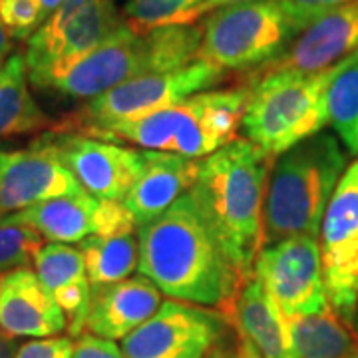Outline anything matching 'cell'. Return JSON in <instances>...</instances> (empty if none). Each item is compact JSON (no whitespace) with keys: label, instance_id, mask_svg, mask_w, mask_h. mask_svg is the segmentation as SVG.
<instances>
[{"label":"cell","instance_id":"6da1fadb","mask_svg":"<svg viewBox=\"0 0 358 358\" xmlns=\"http://www.w3.org/2000/svg\"><path fill=\"white\" fill-rule=\"evenodd\" d=\"M138 271L173 301L223 308L229 315L241 287L189 192L136 229Z\"/></svg>","mask_w":358,"mask_h":358},{"label":"cell","instance_id":"7a4b0ae2","mask_svg":"<svg viewBox=\"0 0 358 358\" xmlns=\"http://www.w3.org/2000/svg\"><path fill=\"white\" fill-rule=\"evenodd\" d=\"M273 159L247 140L205 157L189 193L243 285L265 247L263 209Z\"/></svg>","mask_w":358,"mask_h":358},{"label":"cell","instance_id":"3957f363","mask_svg":"<svg viewBox=\"0 0 358 358\" xmlns=\"http://www.w3.org/2000/svg\"><path fill=\"white\" fill-rule=\"evenodd\" d=\"M201 26L173 24L136 32L126 22L98 48L56 70L40 90L70 100H94L134 78L171 72L199 60Z\"/></svg>","mask_w":358,"mask_h":358},{"label":"cell","instance_id":"277c9868","mask_svg":"<svg viewBox=\"0 0 358 358\" xmlns=\"http://www.w3.org/2000/svg\"><path fill=\"white\" fill-rule=\"evenodd\" d=\"M345 169L341 143L322 131L277 155L268 171L263 209L265 247L291 237H319Z\"/></svg>","mask_w":358,"mask_h":358},{"label":"cell","instance_id":"5b68a950","mask_svg":"<svg viewBox=\"0 0 358 358\" xmlns=\"http://www.w3.org/2000/svg\"><path fill=\"white\" fill-rule=\"evenodd\" d=\"M249 96L251 86L203 90L162 112L94 129L84 136L115 143L128 141L141 150L205 159L237 140Z\"/></svg>","mask_w":358,"mask_h":358},{"label":"cell","instance_id":"8992f818","mask_svg":"<svg viewBox=\"0 0 358 358\" xmlns=\"http://www.w3.org/2000/svg\"><path fill=\"white\" fill-rule=\"evenodd\" d=\"M350 56L320 72L273 70L257 74L241 120L245 140L277 157L320 134L331 124L329 88Z\"/></svg>","mask_w":358,"mask_h":358},{"label":"cell","instance_id":"52a82bcc","mask_svg":"<svg viewBox=\"0 0 358 358\" xmlns=\"http://www.w3.org/2000/svg\"><path fill=\"white\" fill-rule=\"evenodd\" d=\"M294 38L279 0L231 4L205 16L199 60L223 72L263 68Z\"/></svg>","mask_w":358,"mask_h":358},{"label":"cell","instance_id":"ba28073f","mask_svg":"<svg viewBox=\"0 0 358 358\" xmlns=\"http://www.w3.org/2000/svg\"><path fill=\"white\" fill-rule=\"evenodd\" d=\"M223 76L225 72L217 66L195 60L179 70L134 78L88 100L76 114L52 129L88 134L94 129L134 122L183 102L197 92L215 88Z\"/></svg>","mask_w":358,"mask_h":358},{"label":"cell","instance_id":"9c48e42d","mask_svg":"<svg viewBox=\"0 0 358 358\" xmlns=\"http://www.w3.org/2000/svg\"><path fill=\"white\" fill-rule=\"evenodd\" d=\"M124 22L112 0H64L28 38L24 62L30 84L38 88L56 70L98 48Z\"/></svg>","mask_w":358,"mask_h":358},{"label":"cell","instance_id":"30bf717a","mask_svg":"<svg viewBox=\"0 0 358 358\" xmlns=\"http://www.w3.org/2000/svg\"><path fill=\"white\" fill-rule=\"evenodd\" d=\"M319 247L329 303L350 324L358 315V159L346 166L334 189Z\"/></svg>","mask_w":358,"mask_h":358},{"label":"cell","instance_id":"8fae6325","mask_svg":"<svg viewBox=\"0 0 358 358\" xmlns=\"http://www.w3.org/2000/svg\"><path fill=\"white\" fill-rule=\"evenodd\" d=\"M225 315L166 301L134 333L120 341L124 358H207L225 331Z\"/></svg>","mask_w":358,"mask_h":358},{"label":"cell","instance_id":"7c38bea8","mask_svg":"<svg viewBox=\"0 0 358 358\" xmlns=\"http://www.w3.org/2000/svg\"><path fill=\"white\" fill-rule=\"evenodd\" d=\"M253 277L261 281L285 317L315 315L331 305L317 237H291L263 247Z\"/></svg>","mask_w":358,"mask_h":358},{"label":"cell","instance_id":"4fadbf2b","mask_svg":"<svg viewBox=\"0 0 358 358\" xmlns=\"http://www.w3.org/2000/svg\"><path fill=\"white\" fill-rule=\"evenodd\" d=\"M38 138L64 162L84 192L106 201L124 203L143 166V150L115 141L54 129Z\"/></svg>","mask_w":358,"mask_h":358},{"label":"cell","instance_id":"5bb4252c","mask_svg":"<svg viewBox=\"0 0 358 358\" xmlns=\"http://www.w3.org/2000/svg\"><path fill=\"white\" fill-rule=\"evenodd\" d=\"M10 215L50 243H82L94 235H117L138 229L122 201L98 199L86 192L42 201Z\"/></svg>","mask_w":358,"mask_h":358},{"label":"cell","instance_id":"9a60e30c","mask_svg":"<svg viewBox=\"0 0 358 358\" xmlns=\"http://www.w3.org/2000/svg\"><path fill=\"white\" fill-rule=\"evenodd\" d=\"M78 193H84L78 179L40 138L28 148L0 150V217Z\"/></svg>","mask_w":358,"mask_h":358},{"label":"cell","instance_id":"2e32d148","mask_svg":"<svg viewBox=\"0 0 358 358\" xmlns=\"http://www.w3.org/2000/svg\"><path fill=\"white\" fill-rule=\"evenodd\" d=\"M355 52H358V0H350L303 30L257 74L273 70L320 72Z\"/></svg>","mask_w":358,"mask_h":358},{"label":"cell","instance_id":"e0dca14e","mask_svg":"<svg viewBox=\"0 0 358 358\" xmlns=\"http://www.w3.org/2000/svg\"><path fill=\"white\" fill-rule=\"evenodd\" d=\"M66 329V315L36 271L22 267L0 275V333L10 338H48Z\"/></svg>","mask_w":358,"mask_h":358},{"label":"cell","instance_id":"ac0fdd59","mask_svg":"<svg viewBox=\"0 0 358 358\" xmlns=\"http://www.w3.org/2000/svg\"><path fill=\"white\" fill-rule=\"evenodd\" d=\"M162 303V291L143 275L92 287L86 333L103 341H122L154 317Z\"/></svg>","mask_w":358,"mask_h":358},{"label":"cell","instance_id":"d6986e66","mask_svg":"<svg viewBox=\"0 0 358 358\" xmlns=\"http://www.w3.org/2000/svg\"><path fill=\"white\" fill-rule=\"evenodd\" d=\"M203 159L143 150V166L131 192L124 199L136 227L166 213L181 195L189 192Z\"/></svg>","mask_w":358,"mask_h":358},{"label":"cell","instance_id":"ffe728a7","mask_svg":"<svg viewBox=\"0 0 358 358\" xmlns=\"http://www.w3.org/2000/svg\"><path fill=\"white\" fill-rule=\"evenodd\" d=\"M34 271L42 285L54 296L68 320V334L78 338L86 333L92 282L86 273L82 251L64 243L42 245L34 257Z\"/></svg>","mask_w":358,"mask_h":358},{"label":"cell","instance_id":"44dd1931","mask_svg":"<svg viewBox=\"0 0 358 358\" xmlns=\"http://www.w3.org/2000/svg\"><path fill=\"white\" fill-rule=\"evenodd\" d=\"M227 317H235L239 334L255 346L261 358H296L287 317L257 277L239 287Z\"/></svg>","mask_w":358,"mask_h":358},{"label":"cell","instance_id":"7402d4cb","mask_svg":"<svg viewBox=\"0 0 358 358\" xmlns=\"http://www.w3.org/2000/svg\"><path fill=\"white\" fill-rule=\"evenodd\" d=\"M24 54L14 52L0 66V140L54 128L28 88Z\"/></svg>","mask_w":358,"mask_h":358},{"label":"cell","instance_id":"603a6c76","mask_svg":"<svg viewBox=\"0 0 358 358\" xmlns=\"http://www.w3.org/2000/svg\"><path fill=\"white\" fill-rule=\"evenodd\" d=\"M296 358H350L352 334L331 305L315 315L287 317Z\"/></svg>","mask_w":358,"mask_h":358},{"label":"cell","instance_id":"cb8c5ba5","mask_svg":"<svg viewBox=\"0 0 358 358\" xmlns=\"http://www.w3.org/2000/svg\"><path fill=\"white\" fill-rule=\"evenodd\" d=\"M92 287L124 281L138 268V235H94L80 243Z\"/></svg>","mask_w":358,"mask_h":358},{"label":"cell","instance_id":"d4e9b609","mask_svg":"<svg viewBox=\"0 0 358 358\" xmlns=\"http://www.w3.org/2000/svg\"><path fill=\"white\" fill-rule=\"evenodd\" d=\"M329 117L346 150L358 157V52L329 88Z\"/></svg>","mask_w":358,"mask_h":358},{"label":"cell","instance_id":"484cf974","mask_svg":"<svg viewBox=\"0 0 358 358\" xmlns=\"http://www.w3.org/2000/svg\"><path fill=\"white\" fill-rule=\"evenodd\" d=\"M205 0H128L122 8L126 24L136 32L185 24V18Z\"/></svg>","mask_w":358,"mask_h":358},{"label":"cell","instance_id":"4316f807","mask_svg":"<svg viewBox=\"0 0 358 358\" xmlns=\"http://www.w3.org/2000/svg\"><path fill=\"white\" fill-rule=\"evenodd\" d=\"M44 237L14 215L0 217V275L14 268L30 267L42 249Z\"/></svg>","mask_w":358,"mask_h":358},{"label":"cell","instance_id":"83f0119b","mask_svg":"<svg viewBox=\"0 0 358 358\" xmlns=\"http://www.w3.org/2000/svg\"><path fill=\"white\" fill-rule=\"evenodd\" d=\"M44 20L40 0H0V22L14 40H28Z\"/></svg>","mask_w":358,"mask_h":358},{"label":"cell","instance_id":"f1b7e54d","mask_svg":"<svg viewBox=\"0 0 358 358\" xmlns=\"http://www.w3.org/2000/svg\"><path fill=\"white\" fill-rule=\"evenodd\" d=\"M289 24L299 36L308 26L315 24L324 14L333 13L350 0H279Z\"/></svg>","mask_w":358,"mask_h":358},{"label":"cell","instance_id":"f546056e","mask_svg":"<svg viewBox=\"0 0 358 358\" xmlns=\"http://www.w3.org/2000/svg\"><path fill=\"white\" fill-rule=\"evenodd\" d=\"M76 343L72 336L34 338L16 350V358H72Z\"/></svg>","mask_w":358,"mask_h":358},{"label":"cell","instance_id":"4dcf8cb0","mask_svg":"<svg viewBox=\"0 0 358 358\" xmlns=\"http://www.w3.org/2000/svg\"><path fill=\"white\" fill-rule=\"evenodd\" d=\"M72 358H124V355L114 341H103L92 334H82L78 336Z\"/></svg>","mask_w":358,"mask_h":358},{"label":"cell","instance_id":"1f68e13d","mask_svg":"<svg viewBox=\"0 0 358 358\" xmlns=\"http://www.w3.org/2000/svg\"><path fill=\"white\" fill-rule=\"evenodd\" d=\"M243 2H253V0H205L201 6H197L187 18H185V24H193L195 20L203 18L209 13L213 10H219V8H225V6H231V4H243Z\"/></svg>","mask_w":358,"mask_h":358},{"label":"cell","instance_id":"d6a6232c","mask_svg":"<svg viewBox=\"0 0 358 358\" xmlns=\"http://www.w3.org/2000/svg\"><path fill=\"white\" fill-rule=\"evenodd\" d=\"M13 36L8 34V30L0 22V66L8 60V56L13 54Z\"/></svg>","mask_w":358,"mask_h":358},{"label":"cell","instance_id":"836d02e7","mask_svg":"<svg viewBox=\"0 0 358 358\" xmlns=\"http://www.w3.org/2000/svg\"><path fill=\"white\" fill-rule=\"evenodd\" d=\"M235 358H261V355L257 352V348L245 336L239 338V346H237V357Z\"/></svg>","mask_w":358,"mask_h":358},{"label":"cell","instance_id":"e575fe53","mask_svg":"<svg viewBox=\"0 0 358 358\" xmlns=\"http://www.w3.org/2000/svg\"><path fill=\"white\" fill-rule=\"evenodd\" d=\"M0 358H16V346L13 338L0 333Z\"/></svg>","mask_w":358,"mask_h":358},{"label":"cell","instance_id":"d590c367","mask_svg":"<svg viewBox=\"0 0 358 358\" xmlns=\"http://www.w3.org/2000/svg\"><path fill=\"white\" fill-rule=\"evenodd\" d=\"M64 0H40V4H42V8H44V14H46V18L50 16L60 4H62Z\"/></svg>","mask_w":358,"mask_h":358},{"label":"cell","instance_id":"8d00e7d4","mask_svg":"<svg viewBox=\"0 0 358 358\" xmlns=\"http://www.w3.org/2000/svg\"><path fill=\"white\" fill-rule=\"evenodd\" d=\"M207 358H231V357L225 352V350H219V348H215V350H213V352H211Z\"/></svg>","mask_w":358,"mask_h":358},{"label":"cell","instance_id":"74e56055","mask_svg":"<svg viewBox=\"0 0 358 358\" xmlns=\"http://www.w3.org/2000/svg\"><path fill=\"white\" fill-rule=\"evenodd\" d=\"M350 358H358V355H355V357H350Z\"/></svg>","mask_w":358,"mask_h":358}]
</instances>
